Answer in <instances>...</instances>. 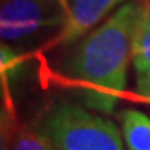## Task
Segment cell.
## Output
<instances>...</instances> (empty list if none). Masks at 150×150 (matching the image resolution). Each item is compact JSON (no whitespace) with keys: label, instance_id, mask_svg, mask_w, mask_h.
Listing matches in <instances>:
<instances>
[{"label":"cell","instance_id":"6da1fadb","mask_svg":"<svg viewBox=\"0 0 150 150\" xmlns=\"http://www.w3.org/2000/svg\"><path fill=\"white\" fill-rule=\"evenodd\" d=\"M146 6L130 0L71 47L64 71L80 84L87 109L110 113L126 91L133 35Z\"/></svg>","mask_w":150,"mask_h":150},{"label":"cell","instance_id":"7a4b0ae2","mask_svg":"<svg viewBox=\"0 0 150 150\" xmlns=\"http://www.w3.org/2000/svg\"><path fill=\"white\" fill-rule=\"evenodd\" d=\"M46 130L55 150H124L126 146L113 121L66 101L52 109Z\"/></svg>","mask_w":150,"mask_h":150},{"label":"cell","instance_id":"3957f363","mask_svg":"<svg viewBox=\"0 0 150 150\" xmlns=\"http://www.w3.org/2000/svg\"><path fill=\"white\" fill-rule=\"evenodd\" d=\"M66 20L60 0H3L0 37L3 43H29L57 26L63 29Z\"/></svg>","mask_w":150,"mask_h":150},{"label":"cell","instance_id":"277c9868","mask_svg":"<svg viewBox=\"0 0 150 150\" xmlns=\"http://www.w3.org/2000/svg\"><path fill=\"white\" fill-rule=\"evenodd\" d=\"M126 2L127 0H72L67 20L63 29H60V42L63 45H74L117 6Z\"/></svg>","mask_w":150,"mask_h":150},{"label":"cell","instance_id":"5b68a950","mask_svg":"<svg viewBox=\"0 0 150 150\" xmlns=\"http://www.w3.org/2000/svg\"><path fill=\"white\" fill-rule=\"evenodd\" d=\"M2 150H55L47 130L20 122L14 115H2Z\"/></svg>","mask_w":150,"mask_h":150},{"label":"cell","instance_id":"8992f818","mask_svg":"<svg viewBox=\"0 0 150 150\" xmlns=\"http://www.w3.org/2000/svg\"><path fill=\"white\" fill-rule=\"evenodd\" d=\"M132 63L138 91L146 97L150 92V8L147 6L133 35Z\"/></svg>","mask_w":150,"mask_h":150},{"label":"cell","instance_id":"52a82bcc","mask_svg":"<svg viewBox=\"0 0 150 150\" xmlns=\"http://www.w3.org/2000/svg\"><path fill=\"white\" fill-rule=\"evenodd\" d=\"M121 133L127 150H150V118L135 109L120 115Z\"/></svg>","mask_w":150,"mask_h":150},{"label":"cell","instance_id":"ba28073f","mask_svg":"<svg viewBox=\"0 0 150 150\" xmlns=\"http://www.w3.org/2000/svg\"><path fill=\"white\" fill-rule=\"evenodd\" d=\"M146 97H147V98H149V100H150V92H149V93H147V95H146Z\"/></svg>","mask_w":150,"mask_h":150}]
</instances>
